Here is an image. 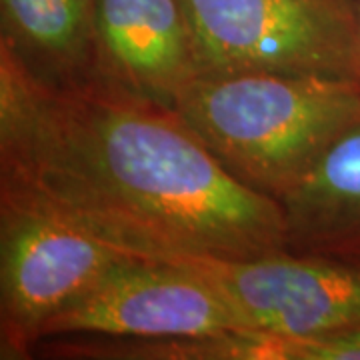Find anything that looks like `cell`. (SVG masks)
Wrapping results in <instances>:
<instances>
[{"instance_id":"cell-1","label":"cell","mask_w":360,"mask_h":360,"mask_svg":"<svg viewBox=\"0 0 360 360\" xmlns=\"http://www.w3.org/2000/svg\"><path fill=\"white\" fill-rule=\"evenodd\" d=\"M2 188L130 257L284 252L278 200L245 184L170 110L90 82L51 89L0 54Z\"/></svg>"},{"instance_id":"cell-11","label":"cell","mask_w":360,"mask_h":360,"mask_svg":"<svg viewBox=\"0 0 360 360\" xmlns=\"http://www.w3.org/2000/svg\"><path fill=\"white\" fill-rule=\"evenodd\" d=\"M356 26H359V54H360V0H359V11H356Z\"/></svg>"},{"instance_id":"cell-7","label":"cell","mask_w":360,"mask_h":360,"mask_svg":"<svg viewBox=\"0 0 360 360\" xmlns=\"http://www.w3.org/2000/svg\"><path fill=\"white\" fill-rule=\"evenodd\" d=\"M198 77L184 0H98L96 84L172 112Z\"/></svg>"},{"instance_id":"cell-5","label":"cell","mask_w":360,"mask_h":360,"mask_svg":"<svg viewBox=\"0 0 360 360\" xmlns=\"http://www.w3.org/2000/svg\"><path fill=\"white\" fill-rule=\"evenodd\" d=\"M226 330L243 328L205 278L176 262L129 257L56 312L40 340H168Z\"/></svg>"},{"instance_id":"cell-10","label":"cell","mask_w":360,"mask_h":360,"mask_svg":"<svg viewBox=\"0 0 360 360\" xmlns=\"http://www.w3.org/2000/svg\"><path fill=\"white\" fill-rule=\"evenodd\" d=\"M290 360H360V326L290 340Z\"/></svg>"},{"instance_id":"cell-4","label":"cell","mask_w":360,"mask_h":360,"mask_svg":"<svg viewBox=\"0 0 360 360\" xmlns=\"http://www.w3.org/2000/svg\"><path fill=\"white\" fill-rule=\"evenodd\" d=\"M130 255L34 200L0 194V359H28L42 328Z\"/></svg>"},{"instance_id":"cell-9","label":"cell","mask_w":360,"mask_h":360,"mask_svg":"<svg viewBox=\"0 0 360 360\" xmlns=\"http://www.w3.org/2000/svg\"><path fill=\"white\" fill-rule=\"evenodd\" d=\"M288 243L330 238L360 224V122L336 139L278 196Z\"/></svg>"},{"instance_id":"cell-6","label":"cell","mask_w":360,"mask_h":360,"mask_svg":"<svg viewBox=\"0 0 360 360\" xmlns=\"http://www.w3.org/2000/svg\"><path fill=\"white\" fill-rule=\"evenodd\" d=\"M243 330L307 338L360 326V269L276 252L255 258L182 257Z\"/></svg>"},{"instance_id":"cell-8","label":"cell","mask_w":360,"mask_h":360,"mask_svg":"<svg viewBox=\"0 0 360 360\" xmlns=\"http://www.w3.org/2000/svg\"><path fill=\"white\" fill-rule=\"evenodd\" d=\"M98 0H0V54L51 89L94 82Z\"/></svg>"},{"instance_id":"cell-2","label":"cell","mask_w":360,"mask_h":360,"mask_svg":"<svg viewBox=\"0 0 360 360\" xmlns=\"http://www.w3.org/2000/svg\"><path fill=\"white\" fill-rule=\"evenodd\" d=\"M172 115L236 179L278 200L360 122V80L205 75L184 90Z\"/></svg>"},{"instance_id":"cell-3","label":"cell","mask_w":360,"mask_h":360,"mask_svg":"<svg viewBox=\"0 0 360 360\" xmlns=\"http://www.w3.org/2000/svg\"><path fill=\"white\" fill-rule=\"evenodd\" d=\"M200 77L272 72L360 80L347 0H184Z\"/></svg>"}]
</instances>
